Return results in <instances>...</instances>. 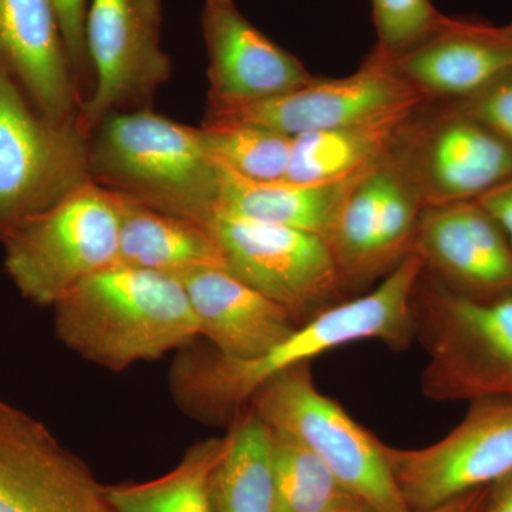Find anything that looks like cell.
I'll return each mask as SVG.
<instances>
[{
  "mask_svg": "<svg viewBox=\"0 0 512 512\" xmlns=\"http://www.w3.org/2000/svg\"><path fill=\"white\" fill-rule=\"evenodd\" d=\"M423 271V261L412 252L372 292L330 306L255 359L231 360L215 350L184 352L171 370L178 406L202 423L220 424L234 419L269 379L330 350L362 340L409 348L416 339L412 296Z\"/></svg>",
  "mask_w": 512,
  "mask_h": 512,
  "instance_id": "1",
  "label": "cell"
},
{
  "mask_svg": "<svg viewBox=\"0 0 512 512\" xmlns=\"http://www.w3.org/2000/svg\"><path fill=\"white\" fill-rule=\"evenodd\" d=\"M57 338L109 370L185 349L200 326L173 276L114 265L90 276L53 306Z\"/></svg>",
  "mask_w": 512,
  "mask_h": 512,
  "instance_id": "2",
  "label": "cell"
},
{
  "mask_svg": "<svg viewBox=\"0 0 512 512\" xmlns=\"http://www.w3.org/2000/svg\"><path fill=\"white\" fill-rule=\"evenodd\" d=\"M89 174L106 190L200 224L220 194V170L201 128L151 110L111 114L94 128Z\"/></svg>",
  "mask_w": 512,
  "mask_h": 512,
  "instance_id": "3",
  "label": "cell"
},
{
  "mask_svg": "<svg viewBox=\"0 0 512 512\" xmlns=\"http://www.w3.org/2000/svg\"><path fill=\"white\" fill-rule=\"evenodd\" d=\"M426 349L420 389L433 402L512 399V295L478 301L424 269L412 296Z\"/></svg>",
  "mask_w": 512,
  "mask_h": 512,
  "instance_id": "4",
  "label": "cell"
},
{
  "mask_svg": "<svg viewBox=\"0 0 512 512\" xmlns=\"http://www.w3.org/2000/svg\"><path fill=\"white\" fill-rule=\"evenodd\" d=\"M119 225L114 192L87 181L9 232L0 244L6 274L23 298L53 308L87 278L117 265Z\"/></svg>",
  "mask_w": 512,
  "mask_h": 512,
  "instance_id": "5",
  "label": "cell"
},
{
  "mask_svg": "<svg viewBox=\"0 0 512 512\" xmlns=\"http://www.w3.org/2000/svg\"><path fill=\"white\" fill-rule=\"evenodd\" d=\"M248 404L271 430L309 448L369 510L409 512L384 456L383 441L319 392L311 363L272 377Z\"/></svg>",
  "mask_w": 512,
  "mask_h": 512,
  "instance_id": "6",
  "label": "cell"
},
{
  "mask_svg": "<svg viewBox=\"0 0 512 512\" xmlns=\"http://www.w3.org/2000/svg\"><path fill=\"white\" fill-rule=\"evenodd\" d=\"M89 143L79 117L42 116L0 64V244L90 181Z\"/></svg>",
  "mask_w": 512,
  "mask_h": 512,
  "instance_id": "7",
  "label": "cell"
},
{
  "mask_svg": "<svg viewBox=\"0 0 512 512\" xmlns=\"http://www.w3.org/2000/svg\"><path fill=\"white\" fill-rule=\"evenodd\" d=\"M201 224L220 244L229 272L284 306L299 325L343 302L338 268L318 235L222 210Z\"/></svg>",
  "mask_w": 512,
  "mask_h": 512,
  "instance_id": "8",
  "label": "cell"
},
{
  "mask_svg": "<svg viewBox=\"0 0 512 512\" xmlns=\"http://www.w3.org/2000/svg\"><path fill=\"white\" fill-rule=\"evenodd\" d=\"M161 13V0H90L86 46L93 87L77 116L87 133L111 114L151 110L157 90L170 80Z\"/></svg>",
  "mask_w": 512,
  "mask_h": 512,
  "instance_id": "9",
  "label": "cell"
},
{
  "mask_svg": "<svg viewBox=\"0 0 512 512\" xmlns=\"http://www.w3.org/2000/svg\"><path fill=\"white\" fill-rule=\"evenodd\" d=\"M407 511L430 510L512 471V399L471 402L443 439L423 448L383 444Z\"/></svg>",
  "mask_w": 512,
  "mask_h": 512,
  "instance_id": "10",
  "label": "cell"
},
{
  "mask_svg": "<svg viewBox=\"0 0 512 512\" xmlns=\"http://www.w3.org/2000/svg\"><path fill=\"white\" fill-rule=\"evenodd\" d=\"M414 114L397 130L389 154L424 207L477 201L511 180V144L480 120L453 106L423 121Z\"/></svg>",
  "mask_w": 512,
  "mask_h": 512,
  "instance_id": "11",
  "label": "cell"
},
{
  "mask_svg": "<svg viewBox=\"0 0 512 512\" xmlns=\"http://www.w3.org/2000/svg\"><path fill=\"white\" fill-rule=\"evenodd\" d=\"M427 101L376 49L363 66L339 79H315L299 89L239 109L205 116L204 124H252L296 137L412 116Z\"/></svg>",
  "mask_w": 512,
  "mask_h": 512,
  "instance_id": "12",
  "label": "cell"
},
{
  "mask_svg": "<svg viewBox=\"0 0 512 512\" xmlns=\"http://www.w3.org/2000/svg\"><path fill=\"white\" fill-rule=\"evenodd\" d=\"M106 488L42 421L0 399V512H113Z\"/></svg>",
  "mask_w": 512,
  "mask_h": 512,
  "instance_id": "13",
  "label": "cell"
},
{
  "mask_svg": "<svg viewBox=\"0 0 512 512\" xmlns=\"http://www.w3.org/2000/svg\"><path fill=\"white\" fill-rule=\"evenodd\" d=\"M202 35L210 82L207 114L274 99L315 79L298 57L255 28L234 0H205Z\"/></svg>",
  "mask_w": 512,
  "mask_h": 512,
  "instance_id": "14",
  "label": "cell"
},
{
  "mask_svg": "<svg viewBox=\"0 0 512 512\" xmlns=\"http://www.w3.org/2000/svg\"><path fill=\"white\" fill-rule=\"evenodd\" d=\"M413 254L448 288L493 301L512 295V247L477 201L424 208Z\"/></svg>",
  "mask_w": 512,
  "mask_h": 512,
  "instance_id": "15",
  "label": "cell"
},
{
  "mask_svg": "<svg viewBox=\"0 0 512 512\" xmlns=\"http://www.w3.org/2000/svg\"><path fill=\"white\" fill-rule=\"evenodd\" d=\"M0 64L42 116L77 119L82 94L52 0H0Z\"/></svg>",
  "mask_w": 512,
  "mask_h": 512,
  "instance_id": "16",
  "label": "cell"
},
{
  "mask_svg": "<svg viewBox=\"0 0 512 512\" xmlns=\"http://www.w3.org/2000/svg\"><path fill=\"white\" fill-rule=\"evenodd\" d=\"M178 281L187 292L200 335L227 359L262 356L299 326L284 306L227 269H198Z\"/></svg>",
  "mask_w": 512,
  "mask_h": 512,
  "instance_id": "17",
  "label": "cell"
},
{
  "mask_svg": "<svg viewBox=\"0 0 512 512\" xmlns=\"http://www.w3.org/2000/svg\"><path fill=\"white\" fill-rule=\"evenodd\" d=\"M392 63L427 101H460L512 69V43L493 26L446 18L429 39Z\"/></svg>",
  "mask_w": 512,
  "mask_h": 512,
  "instance_id": "18",
  "label": "cell"
},
{
  "mask_svg": "<svg viewBox=\"0 0 512 512\" xmlns=\"http://www.w3.org/2000/svg\"><path fill=\"white\" fill-rule=\"evenodd\" d=\"M114 195L120 218L117 265L177 279L198 269L229 271L224 251L205 225L154 210L119 192Z\"/></svg>",
  "mask_w": 512,
  "mask_h": 512,
  "instance_id": "19",
  "label": "cell"
},
{
  "mask_svg": "<svg viewBox=\"0 0 512 512\" xmlns=\"http://www.w3.org/2000/svg\"><path fill=\"white\" fill-rule=\"evenodd\" d=\"M218 165L220 194L215 210L249 220L269 222L328 238L336 215L356 177L333 184L295 181H252Z\"/></svg>",
  "mask_w": 512,
  "mask_h": 512,
  "instance_id": "20",
  "label": "cell"
},
{
  "mask_svg": "<svg viewBox=\"0 0 512 512\" xmlns=\"http://www.w3.org/2000/svg\"><path fill=\"white\" fill-rule=\"evenodd\" d=\"M224 456L211 478L212 512H276L275 443L251 404L229 429Z\"/></svg>",
  "mask_w": 512,
  "mask_h": 512,
  "instance_id": "21",
  "label": "cell"
},
{
  "mask_svg": "<svg viewBox=\"0 0 512 512\" xmlns=\"http://www.w3.org/2000/svg\"><path fill=\"white\" fill-rule=\"evenodd\" d=\"M412 116L293 137L285 180L333 184L356 177L386 156L397 130Z\"/></svg>",
  "mask_w": 512,
  "mask_h": 512,
  "instance_id": "22",
  "label": "cell"
},
{
  "mask_svg": "<svg viewBox=\"0 0 512 512\" xmlns=\"http://www.w3.org/2000/svg\"><path fill=\"white\" fill-rule=\"evenodd\" d=\"M382 161L383 158L357 178L326 238L345 291L360 288L382 276L379 266Z\"/></svg>",
  "mask_w": 512,
  "mask_h": 512,
  "instance_id": "23",
  "label": "cell"
},
{
  "mask_svg": "<svg viewBox=\"0 0 512 512\" xmlns=\"http://www.w3.org/2000/svg\"><path fill=\"white\" fill-rule=\"evenodd\" d=\"M228 437L194 444L177 467L147 483L107 487L113 512H212L211 478Z\"/></svg>",
  "mask_w": 512,
  "mask_h": 512,
  "instance_id": "24",
  "label": "cell"
},
{
  "mask_svg": "<svg viewBox=\"0 0 512 512\" xmlns=\"http://www.w3.org/2000/svg\"><path fill=\"white\" fill-rule=\"evenodd\" d=\"M274 433L276 512H335L366 507L309 448ZM372 511V510H370Z\"/></svg>",
  "mask_w": 512,
  "mask_h": 512,
  "instance_id": "25",
  "label": "cell"
},
{
  "mask_svg": "<svg viewBox=\"0 0 512 512\" xmlns=\"http://www.w3.org/2000/svg\"><path fill=\"white\" fill-rule=\"evenodd\" d=\"M205 147L215 163L252 181L285 180L292 137L252 124H204Z\"/></svg>",
  "mask_w": 512,
  "mask_h": 512,
  "instance_id": "26",
  "label": "cell"
},
{
  "mask_svg": "<svg viewBox=\"0 0 512 512\" xmlns=\"http://www.w3.org/2000/svg\"><path fill=\"white\" fill-rule=\"evenodd\" d=\"M372 12L376 49L392 59L429 39L446 20L431 0H372Z\"/></svg>",
  "mask_w": 512,
  "mask_h": 512,
  "instance_id": "27",
  "label": "cell"
},
{
  "mask_svg": "<svg viewBox=\"0 0 512 512\" xmlns=\"http://www.w3.org/2000/svg\"><path fill=\"white\" fill-rule=\"evenodd\" d=\"M66 46L67 56L83 101L93 87V73L86 46V22L90 0H52Z\"/></svg>",
  "mask_w": 512,
  "mask_h": 512,
  "instance_id": "28",
  "label": "cell"
},
{
  "mask_svg": "<svg viewBox=\"0 0 512 512\" xmlns=\"http://www.w3.org/2000/svg\"><path fill=\"white\" fill-rule=\"evenodd\" d=\"M453 107L480 120L512 146V69Z\"/></svg>",
  "mask_w": 512,
  "mask_h": 512,
  "instance_id": "29",
  "label": "cell"
},
{
  "mask_svg": "<svg viewBox=\"0 0 512 512\" xmlns=\"http://www.w3.org/2000/svg\"><path fill=\"white\" fill-rule=\"evenodd\" d=\"M477 202L497 221L512 247V178L478 198Z\"/></svg>",
  "mask_w": 512,
  "mask_h": 512,
  "instance_id": "30",
  "label": "cell"
},
{
  "mask_svg": "<svg viewBox=\"0 0 512 512\" xmlns=\"http://www.w3.org/2000/svg\"><path fill=\"white\" fill-rule=\"evenodd\" d=\"M488 491H490V485L460 495V497L447 501V503L441 504L439 507L416 512H481L485 500H487Z\"/></svg>",
  "mask_w": 512,
  "mask_h": 512,
  "instance_id": "31",
  "label": "cell"
},
{
  "mask_svg": "<svg viewBox=\"0 0 512 512\" xmlns=\"http://www.w3.org/2000/svg\"><path fill=\"white\" fill-rule=\"evenodd\" d=\"M481 512H512V471L497 483L490 485Z\"/></svg>",
  "mask_w": 512,
  "mask_h": 512,
  "instance_id": "32",
  "label": "cell"
},
{
  "mask_svg": "<svg viewBox=\"0 0 512 512\" xmlns=\"http://www.w3.org/2000/svg\"><path fill=\"white\" fill-rule=\"evenodd\" d=\"M498 29H500L501 35H503L508 42L512 43V22Z\"/></svg>",
  "mask_w": 512,
  "mask_h": 512,
  "instance_id": "33",
  "label": "cell"
},
{
  "mask_svg": "<svg viewBox=\"0 0 512 512\" xmlns=\"http://www.w3.org/2000/svg\"><path fill=\"white\" fill-rule=\"evenodd\" d=\"M335 512H373V511H370L369 508L357 507V508H349V510H342V511H335Z\"/></svg>",
  "mask_w": 512,
  "mask_h": 512,
  "instance_id": "34",
  "label": "cell"
}]
</instances>
